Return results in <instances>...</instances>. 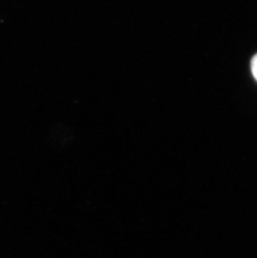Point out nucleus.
Here are the masks:
<instances>
[{
    "label": "nucleus",
    "instance_id": "1",
    "mask_svg": "<svg viewBox=\"0 0 257 258\" xmlns=\"http://www.w3.org/2000/svg\"><path fill=\"white\" fill-rule=\"evenodd\" d=\"M250 71L253 77L257 81V53L252 57L250 61Z\"/></svg>",
    "mask_w": 257,
    "mask_h": 258
}]
</instances>
